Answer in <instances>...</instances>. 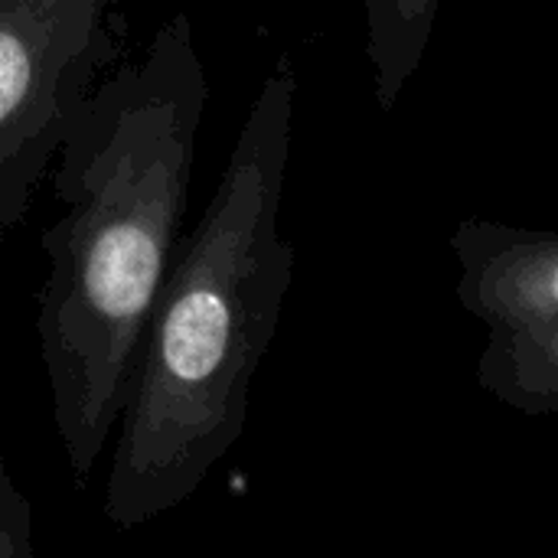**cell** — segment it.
<instances>
[{"label": "cell", "mask_w": 558, "mask_h": 558, "mask_svg": "<svg viewBox=\"0 0 558 558\" xmlns=\"http://www.w3.org/2000/svg\"><path fill=\"white\" fill-rule=\"evenodd\" d=\"M209 72L177 10L82 105L46 173L62 216L43 232L36 307L52 428L85 487L118 432L147 317L190 203Z\"/></svg>", "instance_id": "obj_1"}, {"label": "cell", "mask_w": 558, "mask_h": 558, "mask_svg": "<svg viewBox=\"0 0 558 558\" xmlns=\"http://www.w3.org/2000/svg\"><path fill=\"white\" fill-rule=\"evenodd\" d=\"M298 75H265L209 206L180 239L144 327L118 418L101 510L137 530L183 507L235 448L252 383L278 333L294 278L281 235Z\"/></svg>", "instance_id": "obj_2"}, {"label": "cell", "mask_w": 558, "mask_h": 558, "mask_svg": "<svg viewBox=\"0 0 558 558\" xmlns=\"http://www.w3.org/2000/svg\"><path fill=\"white\" fill-rule=\"evenodd\" d=\"M124 39L128 0H0V235L33 206Z\"/></svg>", "instance_id": "obj_3"}, {"label": "cell", "mask_w": 558, "mask_h": 558, "mask_svg": "<svg viewBox=\"0 0 558 558\" xmlns=\"http://www.w3.org/2000/svg\"><path fill=\"white\" fill-rule=\"evenodd\" d=\"M458 301L484 330L477 383L523 415L558 412V229L464 219Z\"/></svg>", "instance_id": "obj_4"}, {"label": "cell", "mask_w": 558, "mask_h": 558, "mask_svg": "<svg viewBox=\"0 0 558 558\" xmlns=\"http://www.w3.org/2000/svg\"><path fill=\"white\" fill-rule=\"evenodd\" d=\"M441 0H363L366 10V56L373 65V88L379 108L389 114L418 72Z\"/></svg>", "instance_id": "obj_5"}, {"label": "cell", "mask_w": 558, "mask_h": 558, "mask_svg": "<svg viewBox=\"0 0 558 558\" xmlns=\"http://www.w3.org/2000/svg\"><path fill=\"white\" fill-rule=\"evenodd\" d=\"M33 510L7 468V438L0 425V558H33Z\"/></svg>", "instance_id": "obj_6"}]
</instances>
